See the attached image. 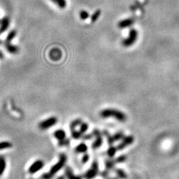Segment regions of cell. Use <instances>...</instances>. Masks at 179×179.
Wrapping results in <instances>:
<instances>
[{"label":"cell","instance_id":"cell-1","mask_svg":"<svg viewBox=\"0 0 179 179\" xmlns=\"http://www.w3.org/2000/svg\"><path fill=\"white\" fill-rule=\"evenodd\" d=\"M100 116L104 118L112 117L121 122H124L127 119V117L124 113L114 109H106L102 110L100 112Z\"/></svg>","mask_w":179,"mask_h":179},{"label":"cell","instance_id":"cell-2","mask_svg":"<svg viewBox=\"0 0 179 179\" xmlns=\"http://www.w3.org/2000/svg\"><path fill=\"white\" fill-rule=\"evenodd\" d=\"M67 160V157L64 154H62L60 155L59 161H58L57 164H55L54 166L50 168L49 173H46L43 174V178L44 179H51L54 175L56 174L58 171H59L62 168H63Z\"/></svg>","mask_w":179,"mask_h":179},{"label":"cell","instance_id":"cell-3","mask_svg":"<svg viewBox=\"0 0 179 179\" xmlns=\"http://www.w3.org/2000/svg\"><path fill=\"white\" fill-rule=\"evenodd\" d=\"M137 35H138V34H137V31L134 29H132L129 31V37L122 41V45L125 47H129L132 46L137 41Z\"/></svg>","mask_w":179,"mask_h":179},{"label":"cell","instance_id":"cell-4","mask_svg":"<svg viewBox=\"0 0 179 179\" xmlns=\"http://www.w3.org/2000/svg\"><path fill=\"white\" fill-rule=\"evenodd\" d=\"M98 169H99V166L97 161H94L92 164V167L90 168L88 171H86L84 175V178L86 179H93L94 177L98 174Z\"/></svg>","mask_w":179,"mask_h":179},{"label":"cell","instance_id":"cell-5","mask_svg":"<svg viewBox=\"0 0 179 179\" xmlns=\"http://www.w3.org/2000/svg\"><path fill=\"white\" fill-rule=\"evenodd\" d=\"M92 135L94 137H96V140L93 142L92 145V147L94 149H98V148L102 146L103 143V139H102V133L98 129H94L92 132Z\"/></svg>","mask_w":179,"mask_h":179},{"label":"cell","instance_id":"cell-6","mask_svg":"<svg viewBox=\"0 0 179 179\" xmlns=\"http://www.w3.org/2000/svg\"><path fill=\"white\" fill-rule=\"evenodd\" d=\"M134 142V137L132 135H129V136H126L122 139V142L120 143L118 146L116 147L118 151H121L124 149L126 147H127L129 145L132 144Z\"/></svg>","mask_w":179,"mask_h":179},{"label":"cell","instance_id":"cell-7","mask_svg":"<svg viewBox=\"0 0 179 179\" xmlns=\"http://www.w3.org/2000/svg\"><path fill=\"white\" fill-rule=\"evenodd\" d=\"M57 122V119L55 117H52L49 119H47L46 120L41 122L39 124V127L41 129H46L48 128H50L56 124Z\"/></svg>","mask_w":179,"mask_h":179},{"label":"cell","instance_id":"cell-8","mask_svg":"<svg viewBox=\"0 0 179 179\" xmlns=\"http://www.w3.org/2000/svg\"><path fill=\"white\" fill-rule=\"evenodd\" d=\"M62 55H63V53H62L61 50L59 49H58V48H54L49 53L50 58L54 61L59 60L62 57Z\"/></svg>","mask_w":179,"mask_h":179},{"label":"cell","instance_id":"cell-9","mask_svg":"<svg viewBox=\"0 0 179 179\" xmlns=\"http://www.w3.org/2000/svg\"><path fill=\"white\" fill-rule=\"evenodd\" d=\"M44 166V163L42 161H37L33 164L31 165L29 172L31 174H34L36 172L40 171Z\"/></svg>","mask_w":179,"mask_h":179},{"label":"cell","instance_id":"cell-10","mask_svg":"<svg viewBox=\"0 0 179 179\" xmlns=\"http://www.w3.org/2000/svg\"><path fill=\"white\" fill-rule=\"evenodd\" d=\"M10 24V19L8 17H4L0 21V34H2L8 30Z\"/></svg>","mask_w":179,"mask_h":179},{"label":"cell","instance_id":"cell-11","mask_svg":"<svg viewBox=\"0 0 179 179\" xmlns=\"http://www.w3.org/2000/svg\"><path fill=\"white\" fill-rule=\"evenodd\" d=\"M135 22V19L133 18H128L124 20H122L118 23V27L119 29H124L126 27L132 26Z\"/></svg>","mask_w":179,"mask_h":179},{"label":"cell","instance_id":"cell-12","mask_svg":"<svg viewBox=\"0 0 179 179\" xmlns=\"http://www.w3.org/2000/svg\"><path fill=\"white\" fill-rule=\"evenodd\" d=\"M5 47L7 50L11 54H17L19 52V47L14 44H12L11 43H5Z\"/></svg>","mask_w":179,"mask_h":179},{"label":"cell","instance_id":"cell-13","mask_svg":"<svg viewBox=\"0 0 179 179\" xmlns=\"http://www.w3.org/2000/svg\"><path fill=\"white\" fill-rule=\"evenodd\" d=\"M65 174L68 179H82V177L76 176V175L74 174L73 171L71 169L70 167H67L65 169Z\"/></svg>","mask_w":179,"mask_h":179},{"label":"cell","instance_id":"cell-14","mask_svg":"<svg viewBox=\"0 0 179 179\" xmlns=\"http://www.w3.org/2000/svg\"><path fill=\"white\" fill-rule=\"evenodd\" d=\"M54 137L58 140V142H60L62 140L66 139V133L63 129H58L54 132Z\"/></svg>","mask_w":179,"mask_h":179},{"label":"cell","instance_id":"cell-15","mask_svg":"<svg viewBox=\"0 0 179 179\" xmlns=\"http://www.w3.org/2000/svg\"><path fill=\"white\" fill-rule=\"evenodd\" d=\"M88 150V147L85 143H80L76 147L75 151L76 152L78 153H84L87 151Z\"/></svg>","mask_w":179,"mask_h":179},{"label":"cell","instance_id":"cell-16","mask_svg":"<svg viewBox=\"0 0 179 179\" xmlns=\"http://www.w3.org/2000/svg\"><path fill=\"white\" fill-rule=\"evenodd\" d=\"M16 35H17V31H16L15 30H12V31H10L9 33L8 36H7V37H6L5 43H11V41L13 39H14Z\"/></svg>","mask_w":179,"mask_h":179},{"label":"cell","instance_id":"cell-17","mask_svg":"<svg viewBox=\"0 0 179 179\" xmlns=\"http://www.w3.org/2000/svg\"><path fill=\"white\" fill-rule=\"evenodd\" d=\"M103 134H104V135L106 137V138H107L108 143L109 145H112L115 143L114 140H113V135H110V133L108 132V131L106 130L103 131Z\"/></svg>","mask_w":179,"mask_h":179},{"label":"cell","instance_id":"cell-18","mask_svg":"<svg viewBox=\"0 0 179 179\" xmlns=\"http://www.w3.org/2000/svg\"><path fill=\"white\" fill-rule=\"evenodd\" d=\"M116 162L115 160H107L105 162V165H106V168L107 170H112L115 167L116 164Z\"/></svg>","mask_w":179,"mask_h":179},{"label":"cell","instance_id":"cell-19","mask_svg":"<svg viewBox=\"0 0 179 179\" xmlns=\"http://www.w3.org/2000/svg\"><path fill=\"white\" fill-rule=\"evenodd\" d=\"M117 151H118V149H117L116 147H113L112 145H110L109 149L107 151V155L109 156V157L113 158L116 155Z\"/></svg>","mask_w":179,"mask_h":179},{"label":"cell","instance_id":"cell-20","mask_svg":"<svg viewBox=\"0 0 179 179\" xmlns=\"http://www.w3.org/2000/svg\"><path fill=\"white\" fill-rule=\"evenodd\" d=\"M101 13H102L101 10L98 9V10H96V11L94 13H93V15L91 17V21H92V23H94L98 20L99 17L100 16V15H101Z\"/></svg>","mask_w":179,"mask_h":179},{"label":"cell","instance_id":"cell-21","mask_svg":"<svg viewBox=\"0 0 179 179\" xmlns=\"http://www.w3.org/2000/svg\"><path fill=\"white\" fill-rule=\"evenodd\" d=\"M71 132H72V137L75 139H78L82 137V134L80 133V131H76L75 129H72Z\"/></svg>","mask_w":179,"mask_h":179},{"label":"cell","instance_id":"cell-22","mask_svg":"<svg viewBox=\"0 0 179 179\" xmlns=\"http://www.w3.org/2000/svg\"><path fill=\"white\" fill-rule=\"evenodd\" d=\"M116 173L118 175V177L121 179H127V175L124 171L122 169H117L116 170Z\"/></svg>","mask_w":179,"mask_h":179},{"label":"cell","instance_id":"cell-23","mask_svg":"<svg viewBox=\"0 0 179 179\" xmlns=\"http://www.w3.org/2000/svg\"><path fill=\"white\" fill-rule=\"evenodd\" d=\"M5 166L6 163L4 158L1 157H0V175H2L3 172H4L5 169Z\"/></svg>","mask_w":179,"mask_h":179},{"label":"cell","instance_id":"cell-24","mask_svg":"<svg viewBox=\"0 0 179 179\" xmlns=\"http://www.w3.org/2000/svg\"><path fill=\"white\" fill-rule=\"evenodd\" d=\"M123 137H124V134H123V133L122 132H119L113 135V138L115 142H117V141L122 140Z\"/></svg>","mask_w":179,"mask_h":179},{"label":"cell","instance_id":"cell-25","mask_svg":"<svg viewBox=\"0 0 179 179\" xmlns=\"http://www.w3.org/2000/svg\"><path fill=\"white\" fill-rule=\"evenodd\" d=\"M82 123V121L81 120V119H75L74 121L72 122L71 123V124L70 125V129H76V127L78 125H80L81 123Z\"/></svg>","mask_w":179,"mask_h":179},{"label":"cell","instance_id":"cell-26","mask_svg":"<svg viewBox=\"0 0 179 179\" xmlns=\"http://www.w3.org/2000/svg\"><path fill=\"white\" fill-rule=\"evenodd\" d=\"M88 129V125L87 123H83L82 122L80 124V132L82 134H83L84 133L86 132V131Z\"/></svg>","mask_w":179,"mask_h":179},{"label":"cell","instance_id":"cell-27","mask_svg":"<svg viewBox=\"0 0 179 179\" xmlns=\"http://www.w3.org/2000/svg\"><path fill=\"white\" fill-rule=\"evenodd\" d=\"M11 147V144L8 142H3L0 143V149H8Z\"/></svg>","mask_w":179,"mask_h":179},{"label":"cell","instance_id":"cell-28","mask_svg":"<svg viewBox=\"0 0 179 179\" xmlns=\"http://www.w3.org/2000/svg\"><path fill=\"white\" fill-rule=\"evenodd\" d=\"M115 160L116 163H122L127 160V157L125 155H120L118 158H116Z\"/></svg>","mask_w":179,"mask_h":179},{"label":"cell","instance_id":"cell-29","mask_svg":"<svg viewBox=\"0 0 179 179\" xmlns=\"http://www.w3.org/2000/svg\"><path fill=\"white\" fill-rule=\"evenodd\" d=\"M80 17L82 20H86L88 18L89 13L88 11H85V10H82L80 13Z\"/></svg>","mask_w":179,"mask_h":179},{"label":"cell","instance_id":"cell-30","mask_svg":"<svg viewBox=\"0 0 179 179\" xmlns=\"http://www.w3.org/2000/svg\"><path fill=\"white\" fill-rule=\"evenodd\" d=\"M60 9H64L67 6V2L66 0H57V4Z\"/></svg>","mask_w":179,"mask_h":179},{"label":"cell","instance_id":"cell-31","mask_svg":"<svg viewBox=\"0 0 179 179\" xmlns=\"http://www.w3.org/2000/svg\"><path fill=\"white\" fill-rule=\"evenodd\" d=\"M70 145V140L64 139V140H62L59 142V145L60 146H68Z\"/></svg>","mask_w":179,"mask_h":179},{"label":"cell","instance_id":"cell-32","mask_svg":"<svg viewBox=\"0 0 179 179\" xmlns=\"http://www.w3.org/2000/svg\"><path fill=\"white\" fill-rule=\"evenodd\" d=\"M89 159H90L89 155L85 153V154L84 155L83 157H82V163H86L87 162L89 161Z\"/></svg>","mask_w":179,"mask_h":179},{"label":"cell","instance_id":"cell-33","mask_svg":"<svg viewBox=\"0 0 179 179\" xmlns=\"http://www.w3.org/2000/svg\"><path fill=\"white\" fill-rule=\"evenodd\" d=\"M94 137L92 134H87V135H82V139L83 140H85V141H88V140H90L91 139L92 137Z\"/></svg>","mask_w":179,"mask_h":179},{"label":"cell","instance_id":"cell-34","mask_svg":"<svg viewBox=\"0 0 179 179\" xmlns=\"http://www.w3.org/2000/svg\"><path fill=\"white\" fill-rule=\"evenodd\" d=\"M101 176L104 178H108L109 177V171L108 170L106 171H103L101 173Z\"/></svg>","mask_w":179,"mask_h":179},{"label":"cell","instance_id":"cell-35","mask_svg":"<svg viewBox=\"0 0 179 179\" xmlns=\"http://www.w3.org/2000/svg\"><path fill=\"white\" fill-rule=\"evenodd\" d=\"M3 57H4V55H3L2 51L0 50V59H3Z\"/></svg>","mask_w":179,"mask_h":179},{"label":"cell","instance_id":"cell-36","mask_svg":"<svg viewBox=\"0 0 179 179\" xmlns=\"http://www.w3.org/2000/svg\"><path fill=\"white\" fill-rule=\"evenodd\" d=\"M50 1L55 3V4H57V0H50Z\"/></svg>","mask_w":179,"mask_h":179},{"label":"cell","instance_id":"cell-37","mask_svg":"<svg viewBox=\"0 0 179 179\" xmlns=\"http://www.w3.org/2000/svg\"><path fill=\"white\" fill-rule=\"evenodd\" d=\"M106 179H117V178H106Z\"/></svg>","mask_w":179,"mask_h":179},{"label":"cell","instance_id":"cell-38","mask_svg":"<svg viewBox=\"0 0 179 179\" xmlns=\"http://www.w3.org/2000/svg\"><path fill=\"white\" fill-rule=\"evenodd\" d=\"M2 43V41L1 40V39H0V44H1Z\"/></svg>","mask_w":179,"mask_h":179}]
</instances>
